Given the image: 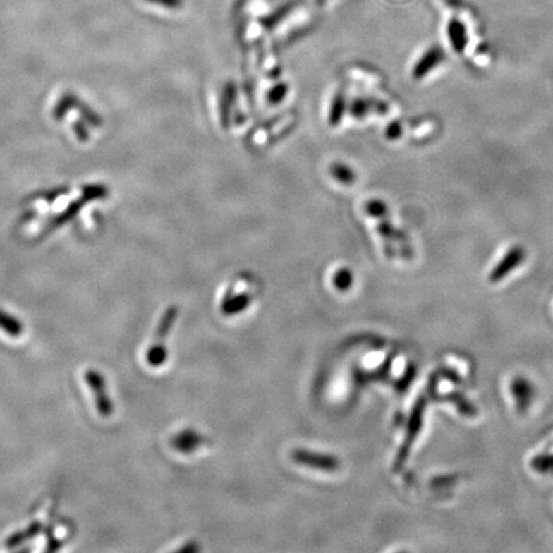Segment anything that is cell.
<instances>
[{"label": "cell", "mask_w": 553, "mask_h": 553, "mask_svg": "<svg viewBox=\"0 0 553 553\" xmlns=\"http://www.w3.org/2000/svg\"><path fill=\"white\" fill-rule=\"evenodd\" d=\"M152 4H158L162 7L169 8V9H178L182 7L183 0H146Z\"/></svg>", "instance_id": "cell-18"}, {"label": "cell", "mask_w": 553, "mask_h": 553, "mask_svg": "<svg viewBox=\"0 0 553 553\" xmlns=\"http://www.w3.org/2000/svg\"><path fill=\"white\" fill-rule=\"evenodd\" d=\"M344 113H345V100L342 95H337L333 100L332 109L329 114V123L332 126L339 125V121L342 119Z\"/></svg>", "instance_id": "cell-12"}, {"label": "cell", "mask_w": 553, "mask_h": 553, "mask_svg": "<svg viewBox=\"0 0 553 553\" xmlns=\"http://www.w3.org/2000/svg\"><path fill=\"white\" fill-rule=\"evenodd\" d=\"M379 232L380 235L383 236V237H386L388 240H399V241L405 240V237H403L401 232H399L397 229H394L391 223H389V224L386 223V221L380 223Z\"/></svg>", "instance_id": "cell-15"}, {"label": "cell", "mask_w": 553, "mask_h": 553, "mask_svg": "<svg viewBox=\"0 0 553 553\" xmlns=\"http://www.w3.org/2000/svg\"><path fill=\"white\" fill-rule=\"evenodd\" d=\"M386 111H387L386 104L372 99H359L355 100L351 105V113L353 116L358 118L365 117L370 111H379L382 114H384Z\"/></svg>", "instance_id": "cell-7"}, {"label": "cell", "mask_w": 553, "mask_h": 553, "mask_svg": "<svg viewBox=\"0 0 553 553\" xmlns=\"http://www.w3.org/2000/svg\"><path fill=\"white\" fill-rule=\"evenodd\" d=\"M525 257L526 253L524 248H521V246L511 248L506 253L504 257L496 264V267L491 270L490 276H488L490 282L498 284L502 279H505L506 276L516 269L520 264L524 263Z\"/></svg>", "instance_id": "cell-2"}, {"label": "cell", "mask_w": 553, "mask_h": 553, "mask_svg": "<svg viewBox=\"0 0 553 553\" xmlns=\"http://www.w3.org/2000/svg\"><path fill=\"white\" fill-rule=\"evenodd\" d=\"M532 466L540 473H548L553 470V455L543 454L540 456L534 457L532 460Z\"/></svg>", "instance_id": "cell-13"}, {"label": "cell", "mask_w": 553, "mask_h": 553, "mask_svg": "<svg viewBox=\"0 0 553 553\" xmlns=\"http://www.w3.org/2000/svg\"><path fill=\"white\" fill-rule=\"evenodd\" d=\"M40 529H42V525H40L39 523H35L32 525L26 528L25 530L14 533L13 535H11V537L8 538L6 545H7V547L18 546V545H21V543L26 542V540L35 538V537L39 534V532H40Z\"/></svg>", "instance_id": "cell-9"}, {"label": "cell", "mask_w": 553, "mask_h": 553, "mask_svg": "<svg viewBox=\"0 0 553 553\" xmlns=\"http://www.w3.org/2000/svg\"><path fill=\"white\" fill-rule=\"evenodd\" d=\"M447 397L449 399V402H452L457 408H458V411L461 413V414L465 415V416H474V415H477V408L475 406L471 403V402L468 401L465 397H463V394H447Z\"/></svg>", "instance_id": "cell-11"}, {"label": "cell", "mask_w": 553, "mask_h": 553, "mask_svg": "<svg viewBox=\"0 0 553 553\" xmlns=\"http://www.w3.org/2000/svg\"><path fill=\"white\" fill-rule=\"evenodd\" d=\"M425 405H427L425 397H420L416 402L414 410H413L410 427H408V437H406V443H405L403 449H402L401 461L405 460V457L408 455V447L411 446V443L414 442L415 437L418 436V433H419V429L422 428L423 415H424Z\"/></svg>", "instance_id": "cell-6"}, {"label": "cell", "mask_w": 553, "mask_h": 553, "mask_svg": "<svg viewBox=\"0 0 553 553\" xmlns=\"http://www.w3.org/2000/svg\"><path fill=\"white\" fill-rule=\"evenodd\" d=\"M331 173L334 180L339 181L344 185H350L356 180V174L353 172V168L346 166L345 163H334L331 166Z\"/></svg>", "instance_id": "cell-10"}, {"label": "cell", "mask_w": 553, "mask_h": 553, "mask_svg": "<svg viewBox=\"0 0 553 553\" xmlns=\"http://www.w3.org/2000/svg\"><path fill=\"white\" fill-rule=\"evenodd\" d=\"M447 36L457 54H463L465 49L469 44V35H468V28L460 18L452 17L449 20L447 23Z\"/></svg>", "instance_id": "cell-5"}, {"label": "cell", "mask_w": 553, "mask_h": 553, "mask_svg": "<svg viewBox=\"0 0 553 553\" xmlns=\"http://www.w3.org/2000/svg\"><path fill=\"white\" fill-rule=\"evenodd\" d=\"M443 374H444V377H446L449 382H452V383H455V384H460V383H461L460 377H458L455 372H452V370H444Z\"/></svg>", "instance_id": "cell-21"}, {"label": "cell", "mask_w": 553, "mask_h": 553, "mask_svg": "<svg viewBox=\"0 0 553 553\" xmlns=\"http://www.w3.org/2000/svg\"><path fill=\"white\" fill-rule=\"evenodd\" d=\"M367 213L373 217H384L387 213V207L382 200H372L367 204Z\"/></svg>", "instance_id": "cell-16"}, {"label": "cell", "mask_w": 553, "mask_h": 553, "mask_svg": "<svg viewBox=\"0 0 553 553\" xmlns=\"http://www.w3.org/2000/svg\"><path fill=\"white\" fill-rule=\"evenodd\" d=\"M444 59H446V54H444V50L442 48H439L437 45L429 48L415 64L414 69H413V77L415 80H422L424 77L428 76L429 73L433 69L437 68L439 64H442Z\"/></svg>", "instance_id": "cell-3"}, {"label": "cell", "mask_w": 553, "mask_h": 553, "mask_svg": "<svg viewBox=\"0 0 553 553\" xmlns=\"http://www.w3.org/2000/svg\"><path fill=\"white\" fill-rule=\"evenodd\" d=\"M0 329L8 336H11L13 339H18L20 336L23 334L25 327H23L21 320H18L7 311L0 309Z\"/></svg>", "instance_id": "cell-8"}, {"label": "cell", "mask_w": 553, "mask_h": 553, "mask_svg": "<svg viewBox=\"0 0 553 553\" xmlns=\"http://www.w3.org/2000/svg\"><path fill=\"white\" fill-rule=\"evenodd\" d=\"M402 133V127L399 122H392L391 125L388 126L386 130V138L389 140H396L400 138Z\"/></svg>", "instance_id": "cell-19"}, {"label": "cell", "mask_w": 553, "mask_h": 553, "mask_svg": "<svg viewBox=\"0 0 553 553\" xmlns=\"http://www.w3.org/2000/svg\"><path fill=\"white\" fill-rule=\"evenodd\" d=\"M443 3L447 4L452 9H456V11L463 9L465 7V1L463 0H443Z\"/></svg>", "instance_id": "cell-20"}, {"label": "cell", "mask_w": 553, "mask_h": 553, "mask_svg": "<svg viewBox=\"0 0 553 553\" xmlns=\"http://www.w3.org/2000/svg\"><path fill=\"white\" fill-rule=\"evenodd\" d=\"M85 382L95 397L97 414L103 418H109L114 411V405L109 399V394L107 392V382H105L104 375L99 373L97 370L89 369L85 373Z\"/></svg>", "instance_id": "cell-1"}, {"label": "cell", "mask_w": 553, "mask_h": 553, "mask_svg": "<svg viewBox=\"0 0 553 553\" xmlns=\"http://www.w3.org/2000/svg\"><path fill=\"white\" fill-rule=\"evenodd\" d=\"M286 91H287V87H286V85H278L276 89H273V90L270 91L269 94V100L273 104H278L284 97H286Z\"/></svg>", "instance_id": "cell-17"}, {"label": "cell", "mask_w": 553, "mask_h": 553, "mask_svg": "<svg viewBox=\"0 0 553 553\" xmlns=\"http://www.w3.org/2000/svg\"><path fill=\"white\" fill-rule=\"evenodd\" d=\"M510 388H511L512 396L516 401L518 411L524 413L530 406L535 394L532 383L524 377H516L512 380Z\"/></svg>", "instance_id": "cell-4"}, {"label": "cell", "mask_w": 553, "mask_h": 553, "mask_svg": "<svg viewBox=\"0 0 553 553\" xmlns=\"http://www.w3.org/2000/svg\"><path fill=\"white\" fill-rule=\"evenodd\" d=\"M291 9H292V4L284 6V7L281 8V9H278L276 12L270 14V16H268V17L264 20V26H265V28H273L276 22H279V20H282L284 16H287V14L290 13Z\"/></svg>", "instance_id": "cell-14"}]
</instances>
